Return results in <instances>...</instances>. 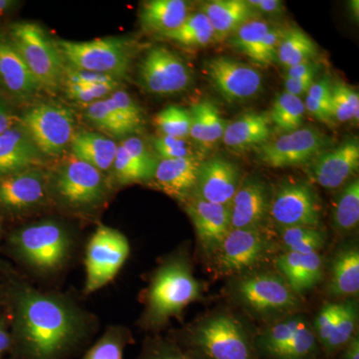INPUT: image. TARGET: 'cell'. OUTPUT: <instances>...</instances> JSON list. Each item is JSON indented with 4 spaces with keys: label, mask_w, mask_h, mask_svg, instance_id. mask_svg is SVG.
<instances>
[{
    "label": "cell",
    "mask_w": 359,
    "mask_h": 359,
    "mask_svg": "<svg viewBox=\"0 0 359 359\" xmlns=\"http://www.w3.org/2000/svg\"><path fill=\"white\" fill-rule=\"evenodd\" d=\"M52 188L66 207L74 210L95 207L105 196V182L101 172L74 156L59 168Z\"/></svg>",
    "instance_id": "obj_10"
},
{
    "label": "cell",
    "mask_w": 359,
    "mask_h": 359,
    "mask_svg": "<svg viewBox=\"0 0 359 359\" xmlns=\"http://www.w3.org/2000/svg\"><path fill=\"white\" fill-rule=\"evenodd\" d=\"M154 123L165 136L180 139L190 137V111L181 106H168L155 116Z\"/></svg>",
    "instance_id": "obj_39"
},
{
    "label": "cell",
    "mask_w": 359,
    "mask_h": 359,
    "mask_svg": "<svg viewBox=\"0 0 359 359\" xmlns=\"http://www.w3.org/2000/svg\"><path fill=\"white\" fill-rule=\"evenodd\" d=\"M271 136V122L269 113L250 111L228 123L223 139L231 150L245 152L268 143Z\"/></svg>",
    "instance_id": "obj_23"
},
{
    "label": "cell",
    "mask_w": 359,
    "mask_h": 359,
    "mask_svg": "<svg viewBox=\"0 0 359 359\" xmlns=\"http://www.w3.org/2000/svg\"><path fill=\"white\" fill-rule=\"evenodd\" d=\"M306 166V173L323 188L334 190L344 187L358 170V139L347 138L337 147L323 151Z\"/></svg>",
    "instance_id": "obj_16"
},
{
    "label": "cell",
    "mask_w": 359,
    "mask_h": 359,
    "mask_svg": "<svg viewBox=\"0 0 359 359\" xmlns=\"http://www.w3.org/2000/svg\"><path fill=\"white\" fill-rule=\"evenodd\" d=\"M200 11L211 23L216 41H223L248 21L261 16L245 0H212L201 4Z\"/></svg>",
    "instance_id": "obj_25"
},
{
    "label": "cell",
    "mask_w": 359,
    "mask_h": 359,
    "mask_svg": "<svg viewBox=\"0 0 359 359\" xmlns=\"http://www.w3.org/2000/svg\"><path fill=\"white\" fill-rule=\"evenodd\" d=\"M56 44L68 67L107 75L117 80L127 76L133 57L131 43L121 37L90 41L61 40Z\"/></svg>",
    "instance_id": "obj_6"
},
{
    "label": "cell",
    "mask_w": 359,
    "mask_h": 359,
    "mask_svg": "<svg viewBox=\"0 0 359 359\" xmlns=\"http://www.w3.org/2000/svg\"><path fill=\"white\" fill-rule=\"evenodd\" d=\"M320 69V65L316 61H306L287 69L285 78H314L316 79Z\"/></svg>",
    "instance_id": "obj_53"
},
{
    "label": "cell",
    "mask_w": 359,
    "mask_h": 359,
    "mask_svg": "<svg viewBox=\"0 0 359 359\" xmlns=\"http://www.w3.org/2000/svg\"><path fill=\"white\" fill-rule=\"evenodd\" d=\"M194 359H259L249 335L230 316H214L196 327L189 335Z\"/></svg>",
    "instance_id": "obj_3"
},
{
    "label": "cell",
    "mask_w": 359,
    "mask_h": 359,
    "mask_svg": "<svg viewBox=\"0 0 359 359\" xmlns=\"http://www.w3.org/2000/svg\"><path fill=\"white\" fill-rule=\"evenodd\" d=\"M8 39L41 89L54 91L60 86L65 76V60L57 44L41 26L32 21L15 23L11 26Z\"/></svg>",
    "instance_id": "obj_2"
},
{
    "label": "cell",
    "mask_w": 359,
    "mask_h": 359,
    "mask_svg": "<svg viewBox=\"0 0 359 359\" xmlns=\"http://www.w3.org/2000/svg\"><path fill=\"white\" fill-rule=\"evenodd\" d=\"M189 13L190 4L184 0H151L144 2L139 18L146 32L163 36L178 29Z\"/></svg>",
    "instance_id": "obj_28"
},
{
    "label": "cell",
    "mask_w": 359,
    "mask_h": 359,
    "mask_svg": "<svg viewBox=\"0 0 359 359\" xmlns=\"http://www.w3.org/2000/svg\"><path fill=\"white\" fill-rule=\"evenodd\" d=\"M16 2L9 1V0H0V13L8 11L11 7L15 6Z\"/></svg>",
    "instance_id": "obj_57"
},
{
    "label": "cell",
    "mask_w": 359,
    "mask_h": 359,
    "mask_svg": "<svg viewBox=\"0 0 359 359\" xmlns=\"http://www.w3.org/2000/svg\"><path fill=\"white\" fill-rule=\"evenodd\" d=\"M332 139L320 130L306 127L285 133L269 140L257 151V157L271 168L297 167L308 165L320 153L327 150Z\"/></svg>",
    "instance_id": "obj_12"
},
{
    "label": "cell",
    "mask_w": 359,
    "mask_h": 359,
    "mask_svg": "<svg viewBox=\"0 0 359 359\" xmlns=\"http://www.w3.org/2000/svg\"><path fill=\"white\" fill-rule=\"evenodd\" d=\"M49 180L39 168L0 178V208L8 212L34 209L46 199Z\"/></svg>",
    "instance_id": "obj_18"
},
{
    "label": "cell",
    "mask_w": 359,
    "mask_h": 359,
    "mask_svg": "<svg viewBox=\"0 0 359 359\" xmlns=\"http://www.w3.org/2000/svg\"><path fill=\"white\" fill-rule=\"evenodd\" d=\"M358 92L344 82L337 81L332 84V114L335 121H358Z\"/></svg>",
    "instance_id": "obj_41"
},
{
    "label": "cell",
    "mask_w": 359,
    "mask_h": 359,
    "mask_svg": "<svg viewBox=\"0 0 359 359\" xmlns=\"http://www.w3.org/2000/svg\"><path fill=\"white\" fill-rule=\"evenodd\" d=\"M283 247L289 252L311 254L318 252L325 244L323 231L311 226H287L278 228Z\"/></svg>",
    "instance_id": "obj_36"
},
{
    "label": "cell",
    "mask_w": 359,
    "mask_h": 359,
    "mask_svg": "<svg viewBox=\"0 0 359 359\" xmlns=\"http://www.w3.org/2000/svg\"><path fill=\"white\" fill-rule=\"evenodd\" d=\"M43 158L20 126L0 135V178L32 168H39Z\"/></svg>",
    "instance_id": "obj_22"
},
{
    "label": "cell",
    "mask_w": 359,
    "mask_h": 359,
    "mask_svg": "<svg viewBox=\"0 0 359 359\" xmlns=\"http://www.w3.org/2000/svg\"><path fill=\"white\" fill-rule=\"evenodd\" d=\"M153 148L162 157V159H180V158L194 157L191 148L185 139L175 137H156L152 140Z\"/></svg>",
    "instance_id": "obj_47"
},
{
    "label": "cell",
    "mask_w": 359,
    "mask_h": 359,
    "mask_svg": "<svg viewBox=\"0 0 359 359\" xmlns=\"http://www.w3.org/2000/svg\"><path fill=\"white\" fill-rule=\"evenodd\" d=\"M125 342L126 337L121 328H110L84 359H123Z\"/></svg>",
    "instance_id": "obj_42"
},
{
    "label": "cell",
    "mask_w": 359,
    "mask_h": 359,
    "mask_svg": "<svg viewBox=\"0 0 359 359\" xmlns=\"http://www.w3.org/2000/svg\"><path fill=\"white\" fill-rule=\"evenodd\" d=\"M0 83L18 98H27L41 90L11 40L4 36H0Z\"/></svg>",
    "instance_id": "obj_26"
},
{
    "label": "cell",
    "mask_w": 359,
    "mask_h": 359,
    "mask_svg": "<svg viewBox=\"0 0 359 359\" xmlns=\"http://www.w3.org/2000/svg\"><path fill=\"white\" fill-rule=\"evenodd\" d=\"M320 212L318 194L306 183H283L271 195L269 216L278 228H318L320 223Z\"/></svg>",
    "instance_id": "obj_14"
},
{
    "label": "cell",
    "mask_w": 359,
    "mask_h": 359,
    "mask_svg": "<svg viewBox=\"0 0 359 359\" xmlns=\"http://www.w3.org/2000/svg\"><path fill=\"white\" fill-rule=\"evenodd\" d=\"M11 344V337L6 328V325L0 321V354L6 351Z\"/></svg>",
    "instance_id": "obj_56"
},
{
    "label": "cell",
    "mask_w": 359,
    "mask_h": 359,
    "mask_svg": "<svg viewBox=\"0 0 359 359\" xmlns=\"http://www.w3.org/2000/svg\"><path fill=\"white\" fill-rule=\"evenodd\" d=\"M273 25L262 20L248 21L230 36V43L241 53L250 57Z\"/></svg>",
    "instance_id": "obj_40"
},
{
    "label": "cell",
    "mask_w": 359,
    "mask_h": 359,
    "mask_svg": "<svg viewBox=\"0 0 359 359\" xmlns=\"http://www.w3.org/2000/svg\"><path fill=\"white\" fill-rule=\"evenodd\" d=\"M65 80L66 84H74L81 87H90L97 84L119 82V80L107 76V75L88 72V71L74 69V68L71 67L66 68V66L63 81H65Z\"/></svg>",
    "instance_id": "obj_49"
},
{
    "label": "cell",
    "mask_w": 359,
    "mask_h": 359,
    "mask_svg": "<svg viewBox=\"0 0 359 359\" xmlns=\"http://www.w3.org/2000/svg\"><path fill=\"white\" fill-rule=\"evenodd\" d=\"M13 309L16 339L29 359H59L84 335V314L65 297L22 287Z\"/></svg>",
    "instance_id": "obj_1"
},
{
    "label": "cell",
    "mask_w": 359,
    "mask_h": 359,
    "mask_svg": "<svg viewBox=\"0 0 359 359\" xmlns=\"http://www.w3.org/2000/svg\"><path fill=\"white\" fill-rule=\"evenodd\" d=\"M339 313V304H328L320 309L316 316V323H314L316 327H313V330L321 349L325 346L332 334Z\"/></svg>",
    "instance_id": "obj_48"
},
{
    "label": "cell",
    "mask_w": 359,
    "mask_h": 359,
    "mask_svg": "<svg viewBox=\"0 0 359 359\" xmlns=\"http://www.w3.org/2000/svg\"><path fill=\"white\" fill-rule=\"evenodd\" d=\"M143 359H194L188 353L168 344H158L146 353Z\"/></svg>",
    "instance_id": "obj_50"
},
{
    "label": "cell",
    "mask_w": 359,
    "mask_h": 359,
    "mask_svg": "<svg viewBox=\"0 0 359 359\" xmlns=\"http://www.w3.org/2000/svg\"><path fill=\"white\" fill-rule=\"evenodd\" d=\"M11 244L28 266L52 273L69 259L72 242L65 226L53 221L28 224L11 236Z\"/></svg>",
    "instance_id": "obj_4"
},
{
    "label": "cell",
    "mask_w": 359,
    "mask_h": 359,
    "mask_svg": "<svg viewBox=\"0 0 359 359\" xmlns=\"http://www.w3.org/2000/svg\"><path fill=\"white\" fill-rule=\"evenodd\" d=\"M112 167L114 168L116 180L122 185L146 181L140 168L137 166L136 163L122 145H118Z\"/></svg>",
    "instance_id": "obj_46"
},
{
    "label": "cell",
    "mask_w": 359,
    "mask_h": 359,
    "mask_svg": "<svg viewBox=\"0 0 359 359\" xmlns=\"http://www.w3.org/2000/svg\"><path fill=\"white\" fill-rule=\"evenodd\" d=\"M304 112L306 108L302 98L283 92L273 101L269 115L271 125L285 133H290L302 128Z\"/></svg>",
    "instance_id": "obj_34"
},
{
    "label": "cell",
    "mask_w": 359,
    "mask_h": 359,
    "mask_svg": "<svg viewBox=\"0 0 359 359\" xmlns=\"http://www.w3.org/2000/svg\"><path fill=\"white\" fill-rule=\"evenodd\" d=\"M304 108L321 122H334L332 114V83L328 78L314 81L306 93Z\"/></svg>",
    "instance_id": "obj_38"
},
{
    "label": "cell",
    "mask_w": 359,
    "mask_h": 359,
    "mask_svg": "<svg viewBox=\"0 0 359 359\" xmlns=\"http://www.w3.org/2000/svg\"><path fill=\"white\" fill-rule=\"evenodd\" d=\"M129 254V242L122 233L109 226H98L87 245L85 292L92 294L108 285Z\"/></svg>",
    "instance_id": "obj_9"
},
{
    "label": "cell",
    "mask_w": 359,
    "mask_h": 359,
    "mask_svg": "<svg viewBox=\"0 0 359 359\" xmlns=\"http://www.w3.org/2000/svg\"><path fill=\"white\" fill-rule=\"evenodd\" d=\"M14 127L13 116L4 103L0 102V135Z\"/></svg>",
    "instance_id": "obj_55"
},
{
    "label": "cell",
    "mask_w": 359,
    "mask_h": 359,
    "mask_svg": "<svg viewBox=\"0 0 359 359\" xmlns=\"http://www.w3.org/2000/svg\"><path fill=\"white\" fill-rule=\"evenodd\" d=\"M238 301L259 316L292 313L299 299L282 276L273 273H256L242 278L236 285Z\"/></svg>",
    "instance_id": "obj_11"
},
{
    "label": "cell",
    "mask_w": 359,
    "mask_h": 359,
    "mask_svg": "<svg viewBox=\"0 0 359 359\" xmlns=\"http://www.w3.org/2000/svg\"><path fill=\"white\" fill-rule=\"evenodd\" d=\"M328 287L330 294L335 297L358 294L359 252L356 248H346L335 256Z\"/></svg>",
    "instance_id": "obj_31"
},
{
    "label": "cell",
    "mask_w": 359,
    "mask_h": 359,
    "mask_svg": "<svg viewBox=\"0 0 359 359\" xmlns=\"http://www.w3.org/2000/svg\"><path fill=\"white\" fill-rule=\"evenodd\" d=\"M204 249L218 250L231 230V205L212 204L196 197L187 205Z\"/></svg>",
    "instance_id": "obj_21"
},
{
    "label": "cell",
    "mask_w": 359,
    "mask_h": 359,
    "mask_svg": "<svg viewBox=\"0 0 359 359\" xmlns=\"http://www.w3.org/2000/svg\"><path fill=\"white\" fill-rule=\"evenodd\" d=\"M332 222L334 228L348 233L358 228L359 223V181L353 179L340 191L335 200Z\"/></svg>",
    "instance_id": "obj_33"
},
{
    "label": "cell",
    "mask_w": 359,
    "mask_h": 359,
    "mask_svg": "<svg viewBox=\"0 0 359 359\" xmlns=\"http://www.w3.org/2000/svg\"><path fill=\"white\" fill-rule=\"evenodd\" d=\"M70 148L72 156L101 172L113 166L118 145L103 135L81 131L74 134Z\"/></svg>",
    "instance_id": "obj_30"
},
{
    "label": "cell",
    "mask_w": 359,
    "mask_h": 359,
    "mask_svg": "<svg viewBox=\"0 0 359 359\" xmlns=\"http://www.w3.org/2000/svg\"><path fill=\"white\" fill-rule=\"evenodd\" d=\"M318 55V47L313 39L299 28H289L280 41L276 62L285 70Z\"/></svg>",
    "instance_id": "obj_32"
},
{
    "label": "cell",
    "mask_w": 359,
    "mask_h": 359,
    "mask_svg": "<svg viewBox=\"0 0 359 359\" xmlns=\"http://www.w3.org/2000/svg\"><path fill=\"white\" fill-rule=\"evenodd\" d=\"M204 71L212 88L229 102L254 98L263 89L262 73L233 58L219 56L208 59Z\"/></svg>",
    "instance_id": "obj_15"
},
{
    "label": "cell",
    "mask_w": 359,
    "mask_h": 359,
    "mask_svg": "<svg viewBox=\"0 0 359 359\" xmlns=\"http://www.w3.org/2000/svg\"><path fill=\"white\" fill-rule=\"evenodd\" d=\"M247 2L259 15L261 13L278 15L285 11V4L280 0H248Z\"/></svg>",
    "instance_id": "obj_51"
},
{
    "label": "cell",
    "mask_w": 359,
    "mask_h": 359,
    "mask_svg": "<svg viewBox=\"0 0 359 359\" xmlns=\"http://www.w3.org/2000/svg\"><path fill=\"white\" fill-rule=\"evenodd\" d=\"M287 32V28L282 26L273 25L266 33L261 43L257 47L254 53L250 55V60L259 67H268L276 62L278 47L280 41Z\"/></svg>",
    "instance_id": "obj_43"
},
{
    "label": "cell",
    "mask_w": 359,
    "mask_h": 359,
    "mask_svg": "<svg viewBox=\"0 0 359 359\" xmlns=\"http://www.w3.org/2000/svg\"><path fill=\"white\" fill-rule=\"evenodd\" d=\"M241 183V171L235 163L212 158L200 164L197 197L212 204L231 205Z\"/></svg>",
    "instance_id": "obj_20"
},
{
    "label": "cell",
    "mask_w": 359,
    "mask_h": 359,
    "mask_svg": "<svg viewBox=\"0 0 359 359\" xmlns=\"http://www.w3.org/2000/svg\"><path fill=\"white\" fill-rule=\"evenodd\" d=\"M276 264L283 280L297 294L313 289L323 276V259L318 252H287L276 259Z\"/></svg>",
    "instance_id": "obj_27"
},
{
    "label": "cell",
    "mask_w": 359,
    "mask_h": 359,
    "mask_svg": "<svg viewBox=\"0 0 359 359\" xmlns=\"http://www.w3.org/2000/svg\"><path fill=\"white\" fill-rule=\"evenodd\" d=\"M358 318V306L353 302L339 304V316L334 330L321 351L327 356H334L339 353L342 347L355 335Z\"/></svg>",
    "instance_id": "obj_35"
},
{
    "label": "cell",
    "mask_w": 359,
    "mask_h": 359,
    "mask_svg": "<svg viewBox=\"0 0 359 359\" xmlns=\"http://www.w3.org/2000/svg\"><path fill=\"white\" fill-rule=\"evenodd\" d=\"M259 358L318 359L321 348L313 327L301 316L283 318L255 340Z\"/></svg>",
    "instance_id": "obj_7"
},
{
    "label": "cell",
    "mask_w": 359,
    "mask_h": 359,
    "mask_svg": "<svg viewBox=\"0 0 359 359\" xmlns=\"http://www.w3.org/2000/svg\"><path fill=\"white\" fill-rule=\"evenodd\" d=\"M218 250L219 271L224 273H242L268 256L271 243L259 229L231 230Z\"/></svg>",
    "instance_id": "obj_17"
},
{
    "label": "cell",
    "mask_w": 359,
    "mask_h": 359,
    "mask_svg": "<svg viewBox=\"0 0 359 359\" xmlns=\"http://www.w3.org/2000/svg\"><path fill=\"white\" fill-rule=\"evenodd\" d=\"M107 98L118 114L121 116L123 121L131 127L134 132L138 131L143 126L144 116L141 108L126 91L116 90Z\"/></svg>",
    "instance_id": "obj_44"
},
{
    "label": "cell",
    "mask_w": 359,
    "mask_h": 359,
    "mask_svg": "<svg viewBox=\"0 0 359 359\" xmlns=\"http://www.w3.org/2000/svg\"><path fill=\"white\" fill-rule=\"evenodd\" d=\"M20 126L42 155L57 157L74 136L75 118L65 106L41 103L25 111Z\"/></svg>",
    "instance_id": "obj_8"
},
{
    "label": "cell",
    "mask_w": 359,
    "mask_h": 359,
    "mask_svg": "<svg viewBox=\"0 0 359 359\" xmlns=\"http://www.w3.org/2000/svg\"><path fill=\"white\" fill-rule=\"evenodd\" d=\"M120 145L125 148V150L128 152L132 159L136 163L137 166L140 168L142 173L145 176L146 181L152 180L158 161L153 157L150 151L146 148L143 141L140 138H137V137H130V138L123 141Z\"/></svg>",
    "instance_id": "obj_45"
},
{
    "label": "cell",
    "mask_w": 359,
    "mask_h": 359,
    "mask_svg": "<svg viewBox=\"0 0 359 359\" xmlns=\"http://www.w3.org/2000/svg\"><path fill=\"white\" fill-rule=\"evenodd\" d=\"M85 116L90 122L106 133L114 136H126L134 133L131 127L123 121L121 116L118 114L107 97L87 106Z\"/></svg>",
    "instance_id": "obj_37"
},
{
    "label": "cell",
    "mask_w": 359,
    "mask_h": 359,
    "mask_svg": "<svg viewBox=\"0 0 359 359\" xmlns=\"http://www.w3.org/2000/svg\"><path fill=\"white\" fill-rule=\"evenodd\" d=\"M138 76L141 86L156 95L180 93L193 81L192 71L185 61L165 47H154L146 53Z\"/></svg>",
    "instance_id": "obj_13"
},
{
    "label": "cell",
    "mask_w": 359,
    "mask_h": 359,
    "mask_svg": "<svg viewBox=\"0 0 359 359\" xmlns=\"http://www.w3.org/2000/svg\"><path fill=\"white\" fill-rule=\"evenodd\" d=\"M340 353V359H359V339L358 335L342 347Z\"/></svg>",
    "instance_id": "obj_54"
},
{
    "label": "cell",
    "mask_w": 359,
    "mask_h": 359,
    "mask_svg": "<svg viewBox=\"0 0 359 359\" xmlns=\"http://www.w3.org/2000/svg\"><path fill=\"white\" fill-rule=\"evenodd\" d=\"M190 137L204 152L211 151L223 139L228 121L211 101L203 100L191 107Z\"/></svg>",
    "instance_id": "obj_29"
},
{
    "label": "cell",
    "mask_w": 359,
    "mask_h": 359,
    "mask_svg": "<svg viewBox=\"0 0 359 359\" xmlns=\"http://www.w3.org/2000/svg\"><path fill=\"white\" fill-rule=\"evenodd\" d=\"M200 164L196 157L162 159L152 180L170 197L184 200L196 189Z\"/></svg>",
    "instance_id": "obj_24"
},
{
    "label": "cell",
    "mask_w": 359,
    "mask_h": 359,
    "mask_svg": "<svg viewBox=\"0 0 359 359\" xmlns=\"http://www.w3.org/2000/svg\"><path fill=\"white\" fill-rule=\"evenodd\" d=\"M200 294L199 283L183 259H173L157 271L149 290L147 318L162 325L177 316Z\"/></svg>",
    "instance_id": "obj_5"
},
{
    "label": "cell",
    "mask_w": 359,
    "mask_h": 359,
    "mask_svg": "<svg viewBox=\"0 0 359 359\" xmlns=\"http://www.w3.org/2000/svg\"><path fill=\"white\" fill-rule=\"evenodd\" d=\"M313 82L314 78H285V92L302 98V96L306 95Z\"/></svg>",
    "instance_id": "obj_52"
},
{
    "label": "cell",
    "mask_w": 359,
    "mask_h": 359,
    "mask_svg": "<svg viewBox=\"0 0 359 359\" xmlns=\"http://www.w3.org/2000/svg\"><path fill=\"white\" fill-rule=\"evenodd\" d=\"M271 193L257 177L242 181L231 203V230H255L268 218Z\"/></svg>",
    "instance_id": "obj_19"
}]
</instances>
